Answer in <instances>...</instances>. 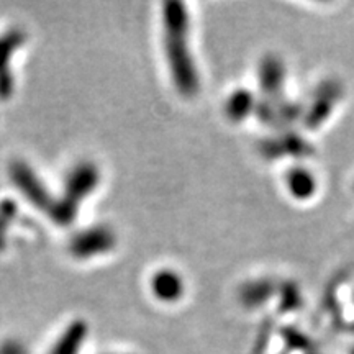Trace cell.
<instances>
[{
  "label": "cell",
  "mask_w": 354,
  "mask_h": 354,
  "mask_svg": "<svg viewBox=\"0 0 354 354\" xmlns=\"http://www.w3.org/2000/svg\"><path fill=\"white\" fill-rule=\"evenodd\" d=\"M166 50L174 82L184 95L196 94L198 77L187 43V15L180 3H171L166 10Z\"/></svg>",
  "instance_id": "obj_1"
},
{
  "label": "cell",
  "mask_w": 354,
  "mask_h": 354,
  "mask_svg": "<svg viewBox=\"0 0 354 354\" xmlns=\"http://www.w3.org/2000/svg\"><path fill=\"white\" fill-rule=\"evenodd\" d=\"M339 97V87L336 84H328L326 88L320 91L317 100L313 102V107L310 109V112L307 115V127L310 128H317L320 127L323 122L326 120V117L331 113L333 110L335 102L338 100Z\"/></svg>",
  "instance_id": "obj_2"
},
{
  "label": "cell",
  "mask_w": 354,
  "mask_h": 354,
  "mask_svg": "<svg viewBox=\"0 0 354 354\" xmlns=\"http://www.w3.org/2000/svg\"><path fill=\"white\" fill-rule=\"evenodd\" d=\"M284 82V66L276 56L264 57L259 68V86L268 95H276Z\"/></svg>",
  "instance_id": "obj_3"
},
{
  "label": "cell",
  "mask_w": 354,
  "mask_h": 354,
  "mask_svg": "<svg viewBox=\"0 0 354 354\" xmlns=\"http://www.w3.org/2000/svg\"><path fill=\"white\" fill-rule=\"evenodd\" d=\"M253 109V95L246 91H240L233 94L228 102V115L232 120H243L248 113Z\"/></svg>",
  "instance_id": "obj_4"
},
{
  "label": "cell",
  "mask_w": 354,
  "mask_h": 354,
  "mask_svg": "<svg viewBox=\"0 0 354 354\" xmlns=\"http://www.w3.org/2000/svg\"><path fill=\"white\" fill-rule=\"evenodd\" d=\"M289 187L297 198H307L315 190V180L308 172L297 169L289 177Z\"/></svg>",
  "instance_id": "obj_5"
},
{
  "label": "cell",
  "mask_w": 354,
  "mask_h": 354,
  "mask_svg": "<svg viewBox=\"0 0 354 354\" xmlns=\"http://www.w3.org/2000/svg\"><path fill=\"white\" fill-rule=\"evenodd\" d=\"M154 290L162 299H176L180 294V281L176 274L162 272L154 279Z\"/></svg>",
  "instance_id": "obj_6"
},
{
  "label": "cell",
  "mask_w": 354,
  "mask_h": 354,
  "mask_svg": "<svg viewBox=\"0 0 354 354\" xmlns=\"http://www.w3.org/2000/svg\"><path fill=\"white\" fill-rule=\"evenodd\" d=\"M271 294L272 286L269 284V282H254V284H251L250 287H246V289L243 290L241 299L246 305L253 307V305H259L263 304L264 300H268L271 297Z\"/></svg>",
  "instance_id": "obj_7"
},
{
  "label": "cell",
  "mask_w": 354,
  "mask_h": 354,
  "mask_svg": "<svg viewBox=\"0 0 354 354\" xmlns=\"http://www.w3.org/2000/svg\"><path fill=\"white\" fill-rule=\"evenodd\" d=\"M353 354H354V353H353Z\"/></svg>",
  "instance_id": "obj_8"
}]
</instances>
